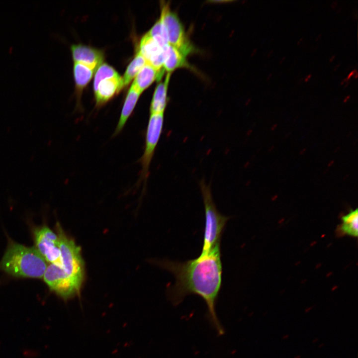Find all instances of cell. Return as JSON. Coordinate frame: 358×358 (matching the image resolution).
Masks as SVG:
<instances>
[{"mask_svg": "<svg viewBox=\"0 0 358 358\" xmlns=\"http://www.w3.org/2000/svg\"><path fill=\"white\" fill-rule=\"evenodd\" d=\"M32 233L34 247L46 262L62 267L57 234L44 225L34 228Z\"/></svg>", "mask_w": 358, "mask_h": 358, "instance_id": "obj_8", "label": "cell"}, {"mask_svg": "<svg viewBox=\"0 0 358 358\" xmlns=\"http://www.w3.org/2000/svg\"><path fill=\"white\" fill-rule=\"evenodd\" d=\"M335 56H332V58L330 59V60H331L330 61H333L334 58H335Z\"/></svg>", "mask_w": 358, "mask_h": 358, "instance_id": "obj_29", "label": "cell"}, {"mask_svg": "<svg viewBox=\"0 0 358 358\" xmlns=\"http://www.w3.org/2000/svg\"></svg>", "mask_w": 358, "mask_h": 358, "instance_id": "obj_30", "label": "cell"}, {"mask_svg": "<svg viewBox=\"0 0 358 358\" xmlns=\"http://www.w3.org/2000/svg\"><path fill=\"white\" fill-rule=\"evenodd\" d=\"M141 93L132 85L130 88L125 99L113 136L119 134L124 128L128 119L131 115Z\"/></svg>", "mask_w": 358, "mask_h": 358, "instance_id": "obj_13", "label": "cell"}, {"mask_svg": "<svg viewBox=\"0 0 358 358\" xmlns=\"http://www.w3.org/2000/svg\"><path fill=\"white\" fill-rule=\"evenodd\" d=\"M147 33L163 48H165L169 45L167 30L161 15L159 19Z\"/></svg>", "mask_w": 358, "mask_h": 358, "instance_id": "obj_19", "label": "cell"}, {"mask_svg": "<svg viewBox=\"0 0 358 358\" xmlns=\"http://www.w3.org/2000/svg\"><path fill=\"white\" fill-rule=\"evenodd\" d=\"M318 341H319V339L318 338H315L313 340L312 342L313 343H316L318 342Z\"/></svg>", "mask_w": 358, "mask_h": 358, "instance_id": "obj_24", "label": "cell"}, {"mask_svg": "<svg viewBox=\"0 0 358 358\" xmlns=\"http://www.w3.org/2000/svg\"><path fill=\"white\" fill-rule=\"evenodd\" d=\"M354 71L351 72L348 75L347 79H349L352 76H353Z\"/></svg>", "mask_w": 358, "mask_h": 358, "instance_id": "obj_22", "label": "cell"}, {"mask_svg": "<svg viewBox=\"0 0 358 358\" xmlns=\"http://www.w3.org/2000/svg\"><path fill=\"white\" fill-rule=\"evenodd\" d=\"M164 113L150 114L145 135L143 154L139 159L141 166L140 182L143 181L145 186L149 175V168L156 149L163 132Z\"/></svg>", "mask_w": 358, "mask_h": 358, "instance_id": "obj_5", "label": "cell"}, {"mask_svg": "<svg viewBox=\"0 0 358 358\" xmlns=\"http://www.w3.org/2000/svg\"><path fill=\"white\" fill-rule=\"evenodd\" d=\"M342 224L340 230L343 234L354 237L358 235V209L351 211L342 218Z\"/></svg>", "mask_w": 358, "mask_h": 358, "instance_id": "obj_18", "label": "cell"}, {"mask_svg": "<svg viewBox=\"0 0 358 358\" xmlns=\"http://www.w3.org/2000/svg\"><path fill=\"white\" fill-rule=\"evenodd\" d=\"M171 74L167 73L164 80L157 85L150 104V114L164 113L168 103V89Z\"/></svg>", "mask_w": 358, "mask_h": 358, "instance_id": "obj_12", "label": "cell"}, {"mask_svg": "<svg viewBox=\"0 0 358 358\" xmlns=\"http://www.w3.org/2000/svg\"><path fill=\"white\" fill-rule=\"evenodd\" d=\"M288 338H289V335H288V334H285V335H284L282 336V339L285 340L287 339Z\"/></svg>", "mask_w": 358, "mask_h": 358, "instance_id": "obj_21", "label": "cell"}, {"mask_svg": "<svg viewBox=\"0 0 358 358\" xmlns=\"http://www.w3.org/2000/svg\"><path fill=\"white\" fill-rule=\"evenodd\" d=\"M186 57L178 49L169 44L165 49L163 69L172 73L177 69L189 67Z\"/></svg>", "mask_w": 358, "mask_h": 358, "instance_id": "obj_16", "label": "cell"}, {"mask_svg": "<svg viewBox=\"0 0 358 358\" xmlns=\"http://www.w3.org/2000/svg\"><path fill=\"white\" fill-rule=\"evenodd\" d=\"M161 15L165 25L169 44L178 49L185 57L194 51L188 39L183 25L177 13L168 3L162 4Z\"/></svg>", "mask_w": 358, "mask_h": 358, "instance_id": "obj_6", "label": "cell"}, {"mask_svg": "<svg viewBox=\"0 0 358 358\" xmlns=\"http://www.w3.org/2000/svg\"><path fill=\"white\" fill-rule=\"evenodd\" d=\"M310 77H311V75L307 76L305 79V81H306V82L308 81Z\"/></svg>", "mask_w": 358, "mask_h": 358, "instance_id": "obj_26", "label": "cell"}, {"mask_svg": "<svg viewBox=\"0 0 358 358\" xmlns=\"http://www.w3.org/2000/svg\"><path fill=\"white\" fill-rule=\"evenodd\" d=\"M350 97V96H346V97L345 98V99H344V101L345 102H347V101L349 99Z\"/></svg>", "mask_w": 358, "mask_h": 358, "instance_id": "obj_25", "label": "cell"}, {"mask_svg": "<svg viewBox=\"0 0 358 358\" xmlns=\"http://www.w3.org/2000/svg\"><path fill=\"white\" fill-rule=\"evenodd\" d=\"M123 89L122 77L119 75L101 81L94 92L96 107L103 106Z\"/></svg>", "mask_w": 358, "mask_h": 358, "instance_id": "obj_10", "label": "cell"}, {"mask_svg": "<svg viewBox=\"0 0 358 358\" xmlns=\"http://www.w3.org/2000/svg\"><path fill=\"white\" fill-rule=\"evenodd\" d=\"M205 215L203 241L201 253H206L220 245L222 236L230 217L221 214L214 203L210 185L203 179L199 182Z\"/></svg>", "mask_w": 358, "mask_h": 358, "instance_id": "obj_3", "label": "cell"}, {"mask_svg": "<svg viewBox=\"0 0 358 358\" xmlns=\"http://www.w3.org/2000/svg\"><path fill=\"white\" fill-rule=\"evenodd\" d=\"M55 229L58 238V245L61 253L62 268L82 287L84 277V264L81 255V248L64 231L57 222Z\"/></svg>", "mask_w": 358, "mask_h": 358, "instance_id": "obj_4", "label": "cell"}, {"mask_svg": "<svg viewBox=\"0 0 358 358\" xmlns=\"http://www.w3.org/2000/svg\"><path fill=\"white\" fill-rule=\"evenodd\" d=\"M43 278L49 289L65 301L80 294L81 287L65 271L62 267L51 264L49 265Z\"/></svg>", "mask_w": 358, "mask_h": 358, "instance_id": "obj_7", "label": "cell"}, {"mask_svg": "<svg viewBox=\"0 0 358 358\" xmlns=\"http://www.w3.org/2000/svg\"><path fill=\"white\" fill-rule=\"evenodd\" d=\"M119 75L111 66L106 63L101 64L98 68L93 81L94 92L96 90L99 83L107 78Z\"/></svg>", "mask_w": 358, "mask_h": 358, "instance_id": "obj_20", "label": "cell"}, {"mask_svg": "<svg viewBox=\"0 0 358 358\" xmlns=\"http://www.w3.org/2000/svg\"><path fill=\"white\" fill-rule=\"evenodd\" d=\"M311 309H312L311 307H308L307 309H306V310H305V312L308 313V312H310L311 310Z\"/></svg>", "mask_w": 358, "mask_h": 358, "instance_id": "obj_23", "label": "cell"}, {"mask_svg": "<svg viewBox=\"0 0 358 358\" xmlns=\"http://www.w3.org/2000/svg\"><path fill=\"white\" fill-rule=\"evenodd\" d=\"M96 69L86 65L74 62L73 67L74 76L76 84V93L77 103L80 102L84 89L91 80Z\"/></svg>", "mask_w": 358, "mask_h": 358, "instance_id": "obj_15", "label": "cell"}, {"mask_svg": "<svg viewBox=\"0 0 358 358\" xmlns=\"http://www.w3.org/2000/svg\"><path fill=\"white\" fill-rule=\"evenodd\" d=\"M74 62L81 63L96 69L103 60V53L91 47L79 44L71 46Z\"/></svg>", "mask_w": 358, "mask_h": 358, "instance_id": "obj_11", "label": "cell"}, {"mask_svg": "<svg viewBox=\"0 0 358 358\" xmlns=\"http://www.w3.org/2000/svg\"><path fill=\"white\" fill-rule=\"evenodd\" d=\"M165 48L161 47L147 32L140 40L138 51L145 58L147 63L161 72L164 71L163 65Z\"/></svg>", "mask_w": 358, "mask_h": 358, "instance_id": "obj_9", "label": "cell"}, {"mask_svg": "<svg viewBox=\"0 0 358 358\" xmlns=\"http://www.w3.org/2000/svg\"><path fill=\"white\" fill-rule=\"evenodd\" d=\"M146 63L145 58L138 51L133 59L128 65L123 77H122L123 88L130 83Z\"/></svg>", "mask_w": 358, "mask_h": 358, "instance_id": "obj_17", "label": "cell"}, {"mask_svg": "<svg viewBox=\"0 0 358 358\" xmlns=\"http://www.w3.org/2000/svg\"><path fill=\"white\" fill-rule=\"evenodd\" d=\"M324 344H320V345H319L318 348H322L323 347H324Z\"/></svg>", "mask_w": 358, "mask_h": 358, "instance_id": "obj_27", "label": "cell"}, {"mask_svg": "<svg viewBox=\"0 0 358 358\" xmlns=\"http://www.w3.org/2000/svg\"><path fill=\"white\" fill-rule=\"evenodd\" d=\"M294 358H301V355H296V356L294 357Z\"/></svg>", "mask_w": 358, "mask_h": 358, "instance_id": "obj_28", "label": "cell"}, {"mask_svg": "<svg viewBox=\"0 0 358 358\" xmlns=\"http://www.w3.org/2000/svg\"><path fill=\"white\" fill-rule=\"evenodd\" d=\"M163 75V72H159L146 63L135 77L132 85L142 93L156 79H161Z\"/></svg>", "mask_w": 358, "mask_h": 358, "instance_id": "obj_14", "label": "cell"}, {"mask_svg": "<svg viewBox=\"0 0 358 358\" xmlns=\"http://www.w3.org/2000/svg\"><path fill=\"white\" fill-rule=\"evenodd\" d=\"M47 266L35 247H27L8 239L0 270L15 277L42 278Z\"/></svg>", "mask_w": 358, "mask_h": 358, "instance_id": "obj_2", "label": "cell"}, {"mask_svg": "<svg viewBox=\"0 0 358 358\" xmlns=\"http://www.w3.org/2000/svg\"><path fill=\"white\" fill-rule=\"evenodd\" d=\"M154 263L170 272L175 283L169 287L168 296L175 306L189 295L200 297L207 307L206 318L219 336L224 333L216 312V304L222 283V263L220 245L200 253L196 258L184 262L169 260Z\"/></svg>", "mask_w": 358, "mask_h": 358, "instance_id": "obj_1", "label": "cell"}]
</instances>
